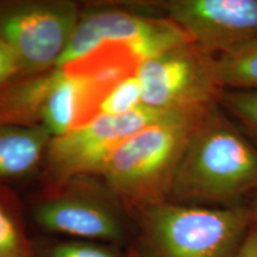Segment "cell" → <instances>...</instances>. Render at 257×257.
Masks as SVG:
<instances>
[{"label":"cell","instance_id":"obj_1","mask_svg":"<svg viewBox=\"0 0 257 257\" xmlns=\"http://www.w3.org/2000/svg\"><path fill=\"white\" fill-rule=\"evenodd\" d=\"M252 193L257 194V148L214 106L189 138L169 200L233 206Z\"/></svg>","mask_w":257,"mask_h":257},{"label":"cell","instance_id":"obj_2","mask_svg":"<svg viewBox=\"0 0 257 257\" xmlns=\"http://www.w3.org/2000/svg\"><path fill=\"white\" fill-rule=\"evenodd\" d=\"M213 107L174 111L127 138L99 175L104 185L131 210L169 200L189 138Z\"/></svg>","mask_w":257,"mask_h":257},{"label":"cell","instance_id":"obj_3","mask_svg":"<svg viewBox=\"0 0 257 257\" xmlns=\"http://www.w3.org/2000/svg\"><path fill=\"white\" fill-rule=\"evenodd\" d=\"M143 257H237L251 229V211L162 201L134 208Z\"/></svg>","mask_w":257,"mask_h":257},{"label":"cell","instance_id":"obj_4","mask_svg":"<svg viewBox=\"0 0 257 257\" xmlns=\"http://www.w3.org/2000/svg\"><path fill=\"white\" fill-rule=\"evenodd\" d=\"M172 112L142 105L127 114L99 115L67 135L53 137L42 165L46 191L76 178L99 176L121 143Z\"/></svg>","mask_w":257,"mask_h":257},{"label":"cell","instance_id":"obj_5","mask_svg":"<svg viewBox=\"0 0 257 257\" xmlns=\"http://www.w3.org/2000/svg\"><path fill=\"white\" fill-rule=\"evenodd\" d=\"M80 17L69 0H0V43L17 57L21 74L55 68Z\"/></svg>","mask_w":257,"mask_h":257},{"label":"cell","instance_id":"obj_6","mask_svg":"<svg viewBox=\"0 0 257 257\" xmlns=\"http://www.w3.org/2000/svg\"><path fill=\"white\" fill-rule=\"evenodd\" d=\"M137 76L143 105L163 111L213 107L224 91L217 57L192 42L146 61Z\"/></svg>","mask_w":257,"mask_h":257},{"label":"cell","instance_id":"obj_7","mask_svg":"<svg viewBox=\"0 0 257 257\" xmlns=\"http://www.w3.org/2000/svg\"><path fill=\"white\" fill-rule=\"evenodd\" d=\"M115 199L105 185L101 187L82 176L46 191L32 214L41 227L51 232L117 242L123 239L124 225Z\"/></svg>","mask_w":257,"mask_h":257},{"label":"cell","instance_id":"obj_8","mask_svg":"<svg viewBox=\"0 0 257 257\" xmlns=\"http://www.w3.org/2000/svg\"><path fill=\"white\" fill-rule=\"evenodd\" d=\"M107 42L127 44L144 63L191 41L166 16L156 17L114 9L81 12L75 31L56 67L72 62Z\"/></svg>","mask_w":257,"mask_h":257},{"label":"cell","instance_id":"obj_9","mask_svg":"<svg viewBox=\"0 0 257 257\" xmlns=\"http://www.w3.org/2000/svg\"><path fill=\"white\" fill-rule=\"evenodd\" d=\"M157 6L210 55L233 53L257 41V0H168Z\"/></svg>","mask_w":257,"mask_h":257},{"label":"cell","instance_id":"obj_10","mask_svg":"<svg viewBox=\"0 0 257 257\" xmlns=\"http://www.w3.org/2000/svg\"><path fill=\"white\" fill-rule=\"evenodd\" d=\"M113 88L68 75L60 68L59 79L48 96L42 126L51 137H60L91 123L99 117L102 102Z\"/></svg>","mask_w":257,"mask_h":257},{"label":"cell","instance_id":"obj_11","mask_svg":"<svg viewBox=\"0 0 257 257\" xmlns=\"http://www.w3.org/2000/svg\"><path fill=\"white\" fill-rule=\"evenodd\" d=\"M60 68L32 74H19L0 85V124L40 126L51 89Z\"/></svg>","mask_w":257,"mask_h":257},{"label":"cell","instance_id":"obj_12","mask_svg":"<svg viewBox=\"0 0 257 257\" xmlns=\"http://www.w3.org/2000/svg\"><path fill=\"white\" fill-rule=\"evenodd\" d=\"M51 138L42 125L0 124V184L27 178L43 165Z\"/></svg>","mask_w":257,"mask_h":257},{"label":"cell","instance_id":"obj_13","mask_svg":"<svg viewBox=\"0 0 257 257\" xmlns=\"http://www.w3.org/2000/svg\"><path fill=\"white\" fill-rule=\"evenodd\" d=\"M141 64V60L127 44L107 42L59 68L68 75L114 87L124 79L136 74Z\"/></svg>","mask_w":257,"mask_h":257},{"label":"cell","instance_id":"obj_14","mask_svg":"<svg viewBox=\"0 0 257 257\" xmlns=\"http://www.w3.org/2000/svg\"><path fill=\"white\" fill-rule=\"evenodd\" d=\"M0 257H35L18 199L4 184H0Z\"/></svg>","mask_w":257,"mask_h":257},{"label":"cell","instance_id":"obj_15","mask_svg":"<svg viewBox=\"0 0 257 257\" xmlns=\"http://www.w3.org/2000/svg\"><path fill=\"white\" fill-rule=\"evenodd\" d=\"M217 67L224 89H257V41L217 56Z\"/></svg>","mask_w":257,"mask_h":257},{"label":"cell","instance_id":"obj_16","mask_svg":"<svg viewBox=\"0 0 257 257\" xmlns=\"http://www.w3.org/2000/svg\"><path fill=\"white\" fill-rule=\"evenodd\" d=\"M218 104L257 140V89H224Z\"/></svg>","mask_w":257,"mask_h":257},{"label":"cell","instance_id":"obj_17","mask_svg":"<svg viewBox=\"0 0 257 257\" xmlns=\"http://www.w3.org/2000/svg\"><path fill=\"white\" fill-rule=\"evenodd\" d=\"M143 105L142 89L137 73L124 79L108 93L99 115H123Z\"/></svg>","mask_w":257,"mask_h":257},{"label":"cell","instance_id":"obj_18","mask_svg":"<svg viewBox=\"0 0 257 257\" xmlns=\"http://www.w3.org/2000/svg\"><path fill=\"white\" fill-rule=\"evenodd\" d=\"M50 257H119L110 246L92 242H64L54 246Z\"/></svg>","mask_w":257,"mask_h":257},{"label":"cell","instance_id":"obj_19","mask_svg":"<svg viewBox=\"0 0 257 257\" xmlns=\"http://www.w3.org/2000/svg\"><path fill=\"white\" fill-rule=\"evenodd\" d=\"M22 73L18 59L12 50L0 43V85L8 82Z\"/></svg>","mask_w":257,"mask_h":257},{"label":"cell","instance_id":"obj_20","mask_svg":"<svg viewBox=\"0 0 257 257\" xmlns=\"http://www.w3.org/2000/svg\"><path fill=\"white\" fill-rule=\"evenodd\" d=\"M237 257H257V225L253 223Z\"/></svg>","mask_w":257,"mask_h":257},{"label":"cell","instance_id":"obj_21","mask_svg":"<svg viewBox=\"0 0 257 257\" xmlns=\"http://www.w3.org/2000/svg\"><path fill=\"white\" fill-rule=\"evenodd\" d=\"M126 257H143V255H142V252H141L138 249L131 248Z\"/></svg>","mask_w":257,"mask_h":257},{"label":"cell","instance_id":"obj_22","mask_svg":"<svg viewBox=\"0 0 257 257\" xmlns=\"http://www.w3.org/2000/svg\"><path fill=\"white\" fill-rule=\"evenodd\" d=\"M251 211V214H252V219H253V223H255L257 225V200L255 202V205H253L252 210Z\"/></svg>","mask_w":257,"mask_h":257}]
</instances>
